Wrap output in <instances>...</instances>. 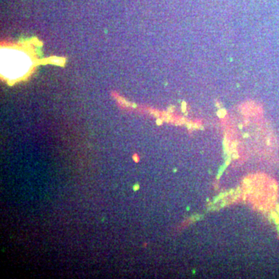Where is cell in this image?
Returning a JSON list of instances; mask_svg holds the SVG:
<instances>
[{"mask_svg":"<svg viewBox=\"0 0 279 279\" xmlns=\"http://www.w3.org/2000/svg\"><path fill=\"white\" fill-rule=\"evenodd\" d=\"M2 74L10 79L25 75L30 66V61L23 52L18 50H2L1 54Z\"/></svg>","mask_w":279,"mask_h":279,"instance_id":"cell-1","label":"cell"}]
</instances>
